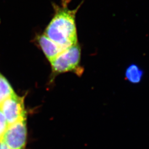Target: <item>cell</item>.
I'll use <instances>...</instances> for the list:
<instances>
[{"label": "cell", "mask_w": 149, "mask_h": 149, "mask_svg": "<svg viewBox=\"0 0 149 149\" xmlns=\"http://www.w3.org/2000/svg\"><path fill=\"white\" fill-rule=\"evenodd\" d=\"M81 48L78 43L64 49L50 62L52 68L51 79L68 72L82 74L84 71L80 66Z\"/></svg>", "instance_id": "7a4b0ae2"}, {"label": "cell", "mask_w": 149, "mask_h": 149, "mask_svg": "<svg viewBox=\"0 0 149 149\" xmlns=\"http://www.w3.org/2000/svg\"><path fill=\"white\" fill-rule=\"evenodd\" d=\"M125 78L132 84L139 83L143 77V71L135 64L129 65L125 71Z\"/></svg>", "instance_id": "8992f818"}, {"label": "cell", "mask_w": 149, "mask_h": 149, "mask_svg": "<svg viewBox=\"0 0 149 149\" xmlns=\"http://www.w3.org/2000/svg\"><path fill=\"white\" fill-rule=\"evenodd\" d=\"M8 127L5 117L0 108V141H2L6 131Z\"/></svg>", "instance_id": "ba28073f"}, {"label": "cell", "mask_w": 149, "mask_h": 149, "mask_svg": "<svg viewBox=\"0 0 149 149\" xmlns=\"http://www.w3.org/2000/svg\"><path fill=\"white\" fill-rule=\"evenodd\" d=\"M37 40L43 53L49 62L52 61L64 50L44 33L38 36Z\"/></svg>", "instance_id": "5b68a950"}, {"label": "cell", "mask_w": 149, "mask_h": 149, "mask_svg": "<svg viewBox=\"0 0 149 149\" xmlns=\"http://www.w3.org/2000/svg\"><path fill=\"white\" fill-rule=\"evenodd\" d=\"M0 149H10L2 141H0Z\"/></svg>", "instance_id": "9c48e42d"}, {"label": "cell", "mask_w": 149, "mask_h": 149, "mask_svg": "<svg viewBox=\"0 0 149 149\" xmlns=\"http://www.w3.org/2000/svg\"><path fill=\"white\" fill-rule=\"evenodd\" d=\"M69 0H63L60 6L53 4L54 15L44 34L63 49L77 43L76 17L81 5L70 10Z\"/></svg>", "instance_id": "6da1fadb"}, {"label": "cell", "mask_w": 149, "mask_h": 149, "mask_svg": "<svg viewBox=\"0 0 149 149\" xmlns=\"http://www.w3.org/2000/svg\"><path fill=\"white\" fill-rule=\"evenodd\" d=\"M24 98L15 93L0 105L8 125L26 118Z\"/></svg>", "instance_id": "277c9868"}, {"label": "cell", "mask_w": 149, "mask_h": 149, "mask_svg": "<svg viewBox=\"0 0 149 149\" xmlns=\"http://www.w3.org/2000/svg\"><path fill=\"white\" fill-rule=\"evenodd\" d=\"M15 93V92L8 80L0 74V105L6 99Z\"/></svg>", "instance_id": "52a82bcc"}, {"label": "cell", "mask_w": 149, "mask_h": 149, "mask_svg": "<svg viewBox=\"0 0 149 149\" xmlns=\"http://www.w3.org/2000/svg\"><path fill=\"white\" fill-rule=\"evenodd\" d=\"M26 118L9 125L2 141L11 149H25L27 143Z\"/></svg>", "instance_id": "3957f363"}]
</instances>
